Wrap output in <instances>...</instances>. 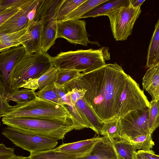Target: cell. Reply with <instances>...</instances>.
<instances>
[{
  "label": "cell",
  "mask_w": 159,
  "mask_h": 159,
  "mask_svg": "<svg viewBox=\"0 0 159 159\" xmlns=\"http://www.w3.org/2000/svg\"><path fill=\"white\" fill-rule=\"evenodd\" d=\"M130 77L115 62L82 73L64 86L85 89V101L100 121L104 123L121 117L120 98Z\"/></svg>",
  "instance_id": "1"
},
{
  "label": "cell",
  "mask_w": 159,
  "mask_h": 159,
  "mask_svg": "<svg viewBox=\"0 0 159 159\" xmlns=\"http://www.w3.org/2000/svg\"><path fill=\"white\" fill-rule=\"evenodd\" d=\"M0 117L2 118L22 117L65 119L71 117L67 107L37 96L32 100L9 105L4 98L0 97Z\"/></svg>",
  "instance_id": "2"
},
{
  "label": "cell",
  "mask_w": 159,
  "mask_h": 159,
  "mask_svg": "<svg viewBox=\"0 0 159 159\" xmlns=\"http://www.w3.org/2000/svg\"><path fill=\"white\" fill-rule=\"evenodd\" d=\"M1 119L3 124L7 126L57 140L62 139L67 133L75 129L71 118L58 119L22 117Z\"/></svg>",
  "instance_id": "3"
},
{
  "label": "cell",
  "mask_w": 159,
  "mask_h": 159,
  "mask_svg": "<svg viewBox=\"0 0 159 159\" xmlns=\"http://www.w3.org/2000/svg\"><path fill=\"white\" fill-rule=\"evenodd\" d=\"M108 52L104 48L61 52L52 57L53 66L58 70H74L87 73L96 70L106 64Z\"/></svg>",
  "instance_id": "4"
},
{
  "label": "cell",
  "mask_w": 159,
  "mask_h": 159,
  "mask_svg": "<svg viewBox=\"0 0 159 159\" xmlns=\"http://www.w3.org/2000/svg\"><path fill=\"white\" fill-rule=\"evenodd\" d=\"M51 57L41 52L26 54L14 68L9 79L8 93L20 88L29 80L41 75L53 66Z\"/></svg>",
  "instance_id": "5"
},
{
  "label": "cell",
  "mask_w": 159,
  "mask_h": 159,
  "mask_svg": "<svg viewBox=\"0 0 159 159\" xmlns=\"http://www.w3.org/2000/svg\"><path fill=\"white\" fill-rule=\"evenodd\" d=\"M2 134L16 146L30 153L54 149L58 143L54 139L9 126L3 129Z\"/></svg>",
  "instance_id": "6"
},
{
  "label": "cell",
  "mask_w": 159,
  "mask_h": 159,
  "mask_svg": "<svg viewBox=\"0 0 159 159\" xmlns=\"http://www.w3.org/2000/svg\"><path fill=\"white\" fill-rule=\"evenodd\" d=\"M140 7L121 6L106 16L109 17L113 37L117 41L127 39L131 34L134 24L141 13Z\"/></svg>",
  "instance_id": "7"
},
{
  "label": "cell",
  "mask_w": 159,
  "mask_h": 159,
  "mask_svg": "<svg viewBox=\"0 0 159 159\" xmlns=\"http://www.w3.org/2000/svg\"><path fill=\"white\" fill-rule=\"evenodd\" d=\"M149 108L130 111L119 119L118 139L129 142L140 135L150 134L148 126Z\"/></svg>",
  "instance_id": "8"
},
{
  "label": "cell",
  "mask_w": 159,
  "mask_h": 159,
  "mask_svg": "<svg viewBox=\"0 0 159 159\" xmlns=\"http://www.w3.org/2000/svg\"><path fill=\"white\" fill-rule=\"evenodd\" d=\"M26 54L21 45L10 48L0 52V92H8L9 79L12 71L22 57Z\"/></svg>",
  "instance_id": "9"
},
{
  "label": "cell",
  "mask_w": 159,
  "mask_h": 159,
  "mask_svg": "<svg viewBox=\"0 0 159 159\" xmlns=\"http://www.w3.org/2000/svg\"><path fill=\"white\" fill-rule=\"evenodd\" d=\"M56 37L64 38L71 43L85 46L89 43L96 44L89 40L86 29V22L83 20L57 21Z\"/></svg>",
  "instance_id": "10"
},
{
  "label": "cell",
  "mask_w": 159,
  "mask_h": 159,
  "mask_svg": "<svg viewBox=\"0 0 159 159\" xmlns=\"http://www.w3.org/2000/svg\"><path fill=\"white\" fill-rule=\"evenodd\" d=\"M38 3V0H31L16 13L0 26V32L10 33L27 28L30 24L28 17V13Z\"/></svg>",
  "instance_id": "11"
},
{
  "label": "cell",
  "mask_w": 159,
  "mask_h": 159,
  "mask_svg": "<svg viewBox=\"0 0 159 159\" xmlns=\"http://www.w3.org/2000/svg\"><path fill=\"white\" fill-rule=\"evenodd\" d=\"M43 26L40 21H32L26 33L20 38V44L25 48L26 54L42 52L41 39Z\"/></svg>",
  "instance_id": "12"
},
{
  "label": "cell",
  "mask_w": 159,
  "mask_h": 159,
  "mask_svg": "<svg viewBox=\"0 0 159 159\" xmlns=\"http://www.w3.org/2000/svg\"><path fill=\"white\" fill-rule=\"evenodd\" d=\"M65 0H38L36 13L33 21H40L43 26L57 19L60 9Z\"/></svg>",
  "instance_id": "13"
},
{
  "label": "cell",
  "mask_w": 159,
  "mask_h": 159,
  "mask_svg": "<svg viewBox=\"0 0 159 159\" xmlns=\"http://www.w3.org/2000/svg\"><path fill=\"white\" fill-rule=\"evenodd\" d=\"M117 157L113 142L104 136L97 141L89 153L76 159H116Z\"/></svg>",
  "instance_id": "14"
},
{
  "label": "cell",
  "mask_w": 159,
  "mask_h": 159,
  "mask_svg": "<svg viewBox=\"0 0 159 159\" xmlns=\"http://www.w3.org/2000/svg\"><path fill=\"white\" fill-rule=\"evenodd\" d=\"M100 138L94 137L75 142L63 143L54 149L69 154L84 156L90 152Z\"/></svg>",
  "instance_id": "15"
},
{
  "label": "cell",
  "mask_w": 159,
  "mask_h": 159,
  "mask_svg": "<svg viewBox=\"0 0 159 159\" xmlns=\"http://www.w3.org/2000/svg\"><path fill=\"white\" fill-rule=\"evenodd\" d=\"M58 70L53 66L39 76L29 80L21 86L20 88L40 90L44 87L54 85L56 81Z\"/></svg>",
  "instance_id": "16"
},
{
  "label": "cell",
  "mask_w": 159,
  "mask_h": 159,
  "mask_svg": "<svg viewBox=\"0 0 159 159\" xmlns=\"http://www.w3.org/2000/svg\"><path fill=\"white\" fill-rule=\"evenodd\" d=\"M143 89L152 101L159 100V65L148 68L142 79Z\"/></svg>",
  "instance_id": "17"
},
{
  "label": "cell",
  "mask_w": 159,
  "mask_h": 159,
  "mask_svg": "<svg viewBox=\"0 0 159 159\" xmlns=\"http://www.w3.org/2000/svg\"><path fill=\"white\" fill-rule=\"evenodd\" d=\"M129 5V0H108L88 12L83 16L81 18L106 16L107 13L119 7H128Z\"/></svg>",
  "instance_id": "18"
},
{
  "label": "cell",
  "mask_w": 159,
  "mask_h": 159,
  "mask_svg": "<svg viewBox=\"0 0 159 159\" xmlns=\"http://www.w3.org/2000/svg\"><path fill=\"white\" fill-rule=\"evenodd\" d=\"M146 66L148 68L159 65V18L148 49Z\"/></svg>",
  "instance_id": "19"
},
{
  "label": "cell",
  "mask_w": 159,
  "mask_h": 159,
  "mask_svg": "<svg viewBox=\"0 0 159 159\" xmlns=\"http://www.w3.org/2000/svg\"><path fill=\"white\" fill-rule=\"evenodd\" d=\"M57 19L48 22L43 26L41 44L42 52L47 53L49 49L55 43L57 39Z\"/></svg>",
  "instance_id": "20"
},
{
  "label": "cell",
  "mask_w": 159,
  "mask_h": 159,
  "mask_svg": "<svg viewBox=\"0 0 159 159\" xmlns=\"http://www.w3.org/2000/svg\"><path fill=\"white\" fill-rule=\"evenodd\" d=\"M36 96L34 90L24 88L15 90L10 93L0 92V97L8 102L11 101L16 104L30 101Z\"/></svg>",
  "instance_id": "21"
},
{
  "label": "cell",
  "mask_w": 159,
  "mask_h": 159,
  "mask_svg": "<svg viewBox=\"0 0 159 159\" xmlns=\"http://www.w3.org/2000/svg\"><path fill=\"white\" fill-rule=\"evenodd\" d=\"M75 105L80 110L93 128V131L98 134H100L104 123L100 121L87 104L84 98L78 99Z\"/></svg>",
  "instance_id": "22"
},
{
  "label": "cell",
  "mask_w": 159,
  "mask_h": 159,
  "mask_svg": "<svg viewBox=\"0 0 159 159\" xmlns=\"http://www.w3.org/2000/svg\"><path fill=\"white\" fill-rule=\"evenodd\" d=\"M84 156L57 151L54 149L30 153L31 159H76Z\"/></svg>",
  "instance_id": "23"
},
{
  "label": "cell",
  "mask_w": 159,
  "mask_h": 159,
  "mask_svg": "<svg viewBox=\"0 0 159 159\" xmlns=\"http://www.w3.org/2000/svg\"><path fill=\"white\" fill-rule=\"evenodd\" d=\"M27 29L10 33L0 32V52L21 45L20 38L26 33Z\"/></svg>",
  "instance_id": "24"
},
{
  "label": "cell",
  "mask_w": 159,
  "mask_h": 159,
  "mask_svg": "<svg viewBox=\"0 0 159 159\" xmlns=\"http://www.w3.org/2000/svg\"><path fill=\"white\" fill-rule=\"evenodd\" d=\"M108 0H86L68 15L63 20H79L88 12Z\"/></svg>",
  "instance_id": "25"
},
{
  "label": "cell",
  "mask_w": 159,
  "mask_h": 159,
  "mask_svg": "<svg viewBox=\"0 0 159 159\" xmlns=\"http://www.w3.org/2000/svg\"><path fill=\"white\" fill-rule=\"evenodd\" d=\"M113 143L118 157L123 159H134V153L136 151L129 142L124 139H116Z\"/></svg>",
  "instance_id": "26"
},
{
  "label": "cell",
  "mask_w": 159,
  "mask_h": 159,
  "mask_svg": "<svg viewBox=\"0 0 159 159\" xmlns=\"http://www.w3.org/2000/svg\"><path fill=\"white\" fill-rule=\"evenodd\" d=\"M120 130L119 119H115L104 123L100 134L108 137L114 142L119 139Z\"/></svg>",
  "instance_id": "27"
},
{
  "label": "cell",
  "mask_w": 159,
  "mask_h": 159,
  "mask_svg": "<svg viewBox=\"0 0 159 159\" xmlns=\"http://www.w3.org/2000/svg\"><path fill=\"white\" fill-rule=\"evenodd\" d=\"M148 126L150 133L152 134L159 127V105L158 101L149 102Z\"/></svg>",
  "instance_id": "28"
},
{
  "label": "cell",
  "mask_w": 159,
  "mask_h": 159,
  "mask_svg": "<svg viewBox=\"0 0 159 159\" xmlns=\"http://www.w3.org/2000/svg\"><path fill=\"white\" fill-rule=\"evenodd\" d=\"M152 134H143L138 136L129 142L133 146L134 149L149 151L155 145Z\"/></svg>",
  "instance_id": "29"
},
{
  "label": "cell",
  "mask_w": 159,
  "mask_h": 159,
  "mask_svg": "<svg viewBox=\"0 0 159 159\" xmlns=\"http://www.w3.org/2000/svg\"><path fill=\"white\" fill-rule=\"evenodd\" d=\"M35 94L36 96L40 98L61 106H64L60 101L55 84L39 90L35 92Z\"/></svg>",
  "instance_id": "30"
},
{
  "label": "cell",
  "mask_w": 159,
  "mask_h": 159,
  "mask_svg": "<svg viewBox=\"0 0 159 159\" xmlns=\"http://www.w3.org/2000/svg\"><path fill=\"white\" fill-rule=\"evenodd\" d=\"M86 0H65L60 9L57 21L63 20L68 15Z\"/></svg>",
  "instance_id": "31"
},
{
  "label": "cell",
  "mask_w": 159,
  "mask_h": 159,
  "mask_svg": "<svg viewBox=\"0 0 159 159\" xmlns=\"http://www.w3.org/2000/svg\"><path fill=\"white\" fill-rule=\"evenodd\" d=\"M81 74L79 71L74 70H58L55 84L56 86H64L71 81L77 79Z\"/></svg>",
  "instance_id": "32"
},
{
  "label": "cell",
  "mask_w": 159,
  "mask_h": 159,
  "mask_svg": "<svg viewBox=\"0 0 159 159\" xmlns=\"http://www.w3.org/2000/svg\"><path fill=\"white\" fill-rule=\"evenodd\" d=\"M64 86L66 93L70 97L71 102L74 105L78 99L84 98L86 91L84 89L70 88Z\"/></svg>",
  "instance_id": "33"
},
{
  "label": "cell",
  "mask_w": 159,
  "mask_h": 159,
  "mask_svg": "<svg viewBox=\"0 0 159 159\" xmlns=\"http://www.w3.org/2000/svg\"><path fill=\"white\" fill-rule=\"evenodd\" d=\"M31 0H0V11L8 7H15L21 8Z\"/></svg>",
  "instance_id": "34"
},
{
  "label": "cell",
  "mask_w": 159,
  "mask_h": 159,
  "mask_svg": "<svg viewBox=\"0 0 159 159\" xmlns=\"http://www.w3.org/2000/svg\"><path fill=\"white\" fill-rule=\"evenodd\" d=\"M20 8L12 7L0 11V26L4 24L20 9Z\"/></svg>",
  "instance_id": "35"
},
{
  "label": "cell",
  "mask_w": 159,
  "mask_h": 159,
  "mask_svg": "<svg viewBox=\"0 0 159 159\" xmlns=\"http://www.w3.org/2000/svg\"><path fill=\"white\" fill-rule=\"evenodd\" d=\"M14 147L7 148L3 143L0 144V159H15L16 156L14 153Z\"/></svg>",
  "instance_id": "36"
},
{
  "label": "cell",
  "mask_w": 159,
  "mask_h": 159,
  "mask_svg": "<svg viewBox=\"0 0 159 159\" xmlns=\"http://www.w3.org/2000/svg\"><path fill=\"white\" fill-rule=\"evenodd\" d=\"M136 152L141 156L143 159H156L154 157L155 153L152 150L149 151L139 150Z\"/></svg>",
  "instance_id": "37"
},
{
  "label": "cell",
  "mask_w": 159,
  "mask_h": 159,
  "mask_svg": "<svg viewBox=\"0 0 159 159\" xmlns=\"http://www.w3.org/2000/svg\"><path fill=\"white\" fill-rule=\"evenodd\" d=\"M145 1V0H129L130 4L134 7H140Z\"/></svg>",
  "instance_id": "38"
},
{
  "label": "cell",
  "mask_w": 159,
  "mask_h": 159,
  "mask_svg": "<svg viewBox=\"0 0 159 159\" xmlns=\"http://www.w3.org/2000/svg\"><path fill=\"white\" fill-rule=\"evenodd\" d=\"M37 5L36 6L33 10H31L28 13V17L30 23L33 21L34 19Z\"/></svg>",
  "instance_id": "39"
},
{
  "label": "cell",
  "mask_w": 159,
  "mask_h": 159,
  "mask_svg": "<svg viewBox=\"0 0 159 159\" xmlns=\"http://www.w3.org/2000/svg\"><path fill=\"white\" fill-rule=\"evenodd\" d=\"M134 159H143L141 156L136 152H134Z\"/></svg>",
  "instance_id": "40"
},
{
  "label": "cell",
  "mask_w": 159,
  "mask_h": 159,
  "mask_svg": "<svg viewBox=\"0 0 159 159\" xmlns=\"http://www.w3.org/2000/svg\"><path fill=\"white\" fill-rule=\"evenodd\" d=\"M15 159H31L30 157H25L23 156H17Z\"/></svg>",
  "instance_id": "41"
},
{
  "label": "cell",
  "mask_w": 159,
  "mask_h": 159,
  "mask_svg": "<svg viewBox=\"0 0 159 159\" xmlns=\"http://www.w3.org/2000/svg\"><path fill=\"white\" fill-rule=\"evenodd\" d=\"M154 157L156 159H159V155H156L155 154Z\"/></svg>",
  "instance_id": "42"
},
{
  "label": "cell",
  "mask_w": 159,
  "mask_h": 159,
  "mask_svg": "<svg viewBox=\"0 0 159 159\" xmlns=\"http://www.w3.org/2000/svg\"><path fill=\"white\" fill-rule=\"evenodd\" d=\"M116 159H123L121 157H118Z\"/></svg>",
  "instance_id": "43"
},
{
  "label": "cell",
  "mask_w": 159,
  "mask_h": 159,
  "mask_svg": "<svg viewBox=\"0 0 159 159\" xmlns=\"http://www.w3.org/2000/svg\"><path fill=\"white\" fill-rule=\"evenodd\" d=\"M158 103H159V100L158 101Z\"/></svg>",
  "instance_id": "44"
}]
</instances>
